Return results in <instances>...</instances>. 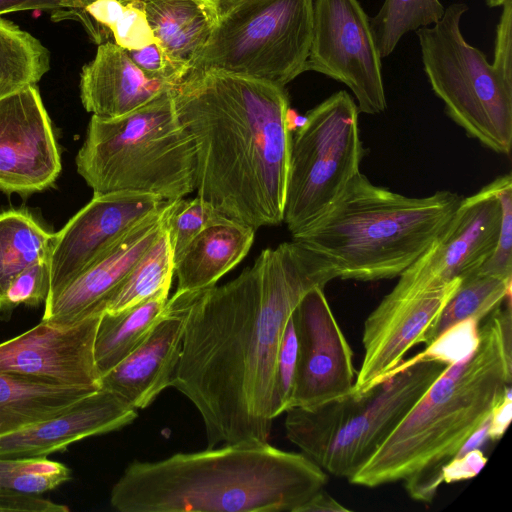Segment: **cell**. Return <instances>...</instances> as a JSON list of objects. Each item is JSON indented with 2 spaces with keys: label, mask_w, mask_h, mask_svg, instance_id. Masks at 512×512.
Instances as JSON below:
<instances>
[{
  "label": "cell",
  "mask_w": 512,
  "mask_h": 512,
  "mask_svg": "<svg viewBox=\"0 0 512 512\" xmlns=\"http://www.w3.org/2000/svg\"><path fill=\"white\" fill-rule=\"evenodd\" d=\"M335 278L321 257L292 240L264 249L222 286L168 298L185 312L171 386L198 410L207 448L268 442L286 324L309 290Z\"/></svg>",
  "instance_id": "6da1fadb"
},
{
  "label": "cell",
  "mask_w": 512,
  "mask_h": 512,
  "mask_svg": "<svg viewBox=\"0 0 512 512\" xmlns=\"http://www.w3.org/2000/svg\"><path fill=\"white\" fill-rule=\"evenodd\" d=\"M195 149V191L255 231L283 223L290 147L285 87L223 72L185 76L173 90Z\"/></svg>",
  "instance_id": "7a4b0ae2"
},
{
  "label": "cell",
  "mask_w": 512,
  "mask_h": 512,
  "mask_svg": "<svg viewBox=\"0 0 512 512\" xmlns=\"http://www.w3.org/2000/svg\"><path fill=\"white\" fill-rule=\"evenodd\" d=\"M512 382L511 297L479 328L476 349L443 371L349 482L368 488L404 481L409 496L431 502L442 468L490 417Z\"/></svg>",
  "instance_id": "3957f363"
},
{
  "label": "cell",
  "mask_w": 512,
  "mask_h": 512,
  "mask_svg": "<svg viewBox=\"0 0 512 512\" xmlns=\"http://www.w3.org/2000/svg\"><path fill=\"white\" fill-rule=\"evenodd\" d=\"M327 481L303 453L269 442L226 443L130 463L110 504L120 512H295Z\"/></svg>",
  "instance_id": "277c9868"
},
{
  "label": "cell",
  "mask_w": 512,
  "mask_h": 512,
  "mask_svg": "<svg viewBox=\"0 0 512 512\" xmlns=\"http://www.w3.org/2000/svg\"><path fill=\"white\" fill-rule=\"evenodd\" d=\"M462 197L439 190L409 197L374 185L359 172L329 209L292 235L343 280L400 276L444 231Z\"/></svg>",
  "instance_id": "5b68a950"
},
{
  "label": "cell",
  "mask_w": 512,
  "mask_h": 512,
  "mask_svg": "<svg viewBox=\"0 0 512 512\" xmlns=\"http://www.w3.org/2000/svg\"><path fill=\"white\" fill-rule=\"evenodd\" d=\"M172 90L119 118L92 115L76 167L93 195L131 192L175 201L194 191V143Z\"/></svg>",
  "instance_id": "8992f818"
},
{
  "label": "cell",
  "mask_w": 512,
  "mask_h": 512,
  "mask_svg": "<svg viewBox=\"0 0 512 512\" xmlns=\"http://www.w3.org/2000/svg\"><path fill=\"white\" fill-rule=\"evenodd\" d=\"M445 365L418 362L394 369L360 395L314 409L286 410L287 438L325 472L348 480L395 430Z\"/></svg>",
  "instance_id": "52a82bcc"
},
{
  "label": "cell",
  "mask_w": 512,
  "mask_h": 512,
  "mask_svg": "<svg viewBox=\"0 0 512 512\" xmlns=\"http://www.w3.org/2000/svg\"><path fill=\"white\" fill-rule=\"evenodd\" d=\"M468 9L465 3H452L436 23L416 30L424 72L447 115L469 137L509 155L512 85L465 40L460 23Z\"/></svg>",
  "instance_id": "ba28073f"
},
{
  "label": "cell",
  "mask_w": 512,
  "mask_h": 512,
  "mask_svg": "<svg viewBox=\"0 0 512 512\" xmlns=\"http://www.w3.org/2000/svg\"><path fill=\"white\" fill-rule=\"evenodd\" d=\"M313 0H243L220 15L187 75L223 72L285 87L303 72Z\"/></svg>",
  "instance_id": "9c48e42d"
},
{
  "label": "cell",
  "mask_w": 512,
  "mask_h": 512,
  "mask_svg": "<svg viewBox=\"0 0 512 512\" xmlns=\"http://www.w3.org/2000/svg\"><path fill=\"white\" fill-rule=\"evenodd\" d=\"M359 110L345 91L309 110L291 139L283 222L291 235L321 217L360 172Z\"/></svg>",
  "instance_id": "30bf717a"
},
{
  "label": "cell",
  "mask_w": 512,
  "mask_h": 512,
  "mask_svg": "<svg viewBox=\"0 0 512 512\" xmlns=\"http://www.w3.org/2000/svg\"><path fill=\"white\" fill-rule=\"evenodd\" d=\"M359 0H313L312 37L305 71L346 85L361 113L387 108L379 50Z\"/></svg>",
  "instance_id": "8fae6325"
},
{
  "label": "cell",
  "mask_w": 512,
  "mask_h": 512,
  "mask_svg": "<svg viewBox=\"0 0 512 512\" xmlns=\"http://www.w3.org/2000/svg\"><path fill=\"white\" fill-rule=\"evenodd\" d=\"M297 362L290 408L314 409L353 390V352L324 294L314 287L292 313Z\"/></svg>",
  "instance_id": "7c38bea8"
},
{
  "label": "cell",
  "mask_w": 512,
  "mask_h": 512,
  "mask_svg": "<svg viewBox=\"0 0 512 512\" xmlns=\"http://www.w3.org/2000/svg\"><path fill=\"white\" fill-rule=\"evenodd\" d=\"M501 180L502 175L461 199L444 231L400 274L396 287L425 289L445 285L462 279L485 263L499 236Z\"/></svg>",
  "instance_id": "4fadbf2b"
},
{
  "label": "cell",
  "mask_w": 512,
  "mask_h": 512,
  "mask_svg": "<svg viewBox=\"0 0 512 512\" xmlns=\"http://www.w3.org/2000/svg\"><path fill=\"white\" fill-rule=\"evenodd\" d=\"M425 289L396 286L384 296L364 323V356L352 394L360 395L383 381L434 326L461 283Z\"/></svg>",
  "instance_id": "5bb4252c"
},
{
  "label": "cell",
  "mask_w": 512,
  "mask_h": 512,
  "mask_svg": "<svg viewBox=\"0 0 512 512\" xmlns=\"http://www.w3.org/2000/svg\"><path fill=\"white\" fill-rule=\"evenodd\" d=\"M165 202L152 195L131 192L93 195L60 231L54 233L46 300L57 295Z\"/></svg>",
  "instance_id": "9a60e30c"
},
{
  "label": "cell",
  "mask_w": 512,
  "mask_h": 512,
  "mask_svg": "<svg viewBox=\"0 0 512 512\" xmlns=\"http://www.w3.org/2000/svg\"><path fill=\"white\" fill-rule=\"evenodd\" d=\"M61 159L36 86L0 99V190L27 196L51 187Z\"/></svg>",
  "instance_id": "2e32d148"
},
{
  "label": "cell",
  "mask_w": 512,
  "mask_h": 512,
  "mask_svg": "<svg viewBox=\"0 0 512 512\" xmlns=\"http://www.w3.org/2000/svg\"><path fill=\"white\" fill-rule=\"evenodd\" d=\"M104 311L68 326L41 320L30 330L0 343V372L53 384L99 389L94 340Z\"/></svg>",
  "instance_id": "e0dca14e"
},
{
  "label": "cell",
  "mask_w": 512,
  "mask_h": 512,
  "mask_svg": "<svg viewBox=\"0 0 512 512\" xmlns=\"http://www.w3.org/2000/svg\"><path fill=\"white\" fill-rule=\"evenodd\" d=\"M173 201L147 216L57 295L45 301L42 320L68 326L104 311L109 297L164 228Z\"/></svg>",
  "instance_id": "ac0fdd59"
},
{
  "label": "cell",
  "mask_w": 512,
  "mask_h": 512,
  "mask_svg": "<svg viewBox=\"0 0 512 512\" xmlns=\"http://www.w3.org/2000/svg\"><path fill=\"white\" fill-rule=\"evenodd\" d=\"M137 411L114 392L100 387L56 416L0 436V458L47 457L76 441L131 424Z\"/></svg>",
  "instance_id": "d6986e66"
},
{
  "label": "cell",
  "mask_w": 512,
  "mask_h": 512,
  "mask_svg": "<svg viewBox=\"0 0 512 512\" xmlns=\"http://www.w3.org/2000/svg\"><path fill=\"white\" fill-rule=\"evenodd\" d=\"M184 329V309L167 301L165 316L135 350L101 376V387L137 410L150 406L171 386L181 356Z\"/></svg>",
  "instance_id": "ffe728a7"
},
{
  "label": "cell",
  "mask_w": 512,
  "mask_h": 512,
  "mask_svg": "<svg viewBox=\"0 0 512 512\" xmlns=\"http://www.w3.org/2000/svg\"><path fill=\"white\" fill-rule=\"evenodd\" d=\"M176 85L148 77L113 41L98 45L80 73V98L87 112L114 119L130 114Z\"/></svg>",
  "instance_id": "44dd1931"
},
{
  "label": "cell",
  "mask_w": 512,
  "mask_h": 512,
  "mask_svg": "<svg viewBox=\"0 0 512 512\" xmlns=\"http://www.w3.org/2000/svg\"><path fill=\"white\" fill-rule=\"evenodd\" d=\"M255 230L221 217L202 230L174 262V294H191L215 286L248 254Z\"/></svg>",
  "instance_id": "7402d4cb"
},
{
  "label": "cell",
  "mask_w": 512,
  "mask_h": 512,
  "mask_svg": "<svg viewBox=\"0 0 512 512\" xmlns=\"http://www.w3.org/2000/svg\"><path fill=\"white\" fill-rule=\"evenodd\" d=\"M134 1L144 11L155 40L183 79L217 25V7L209 0Z\"/></svg>",
  "instance_id": "603a6c76"
},
{
  "label": "cell",
  "mask_w": 512,
  "mask_h": 512,
  "mask_svg": "<svg viewBox=\"0 0 512 512\" xmlns=\"http://www.w3.org/2000/svg\"><path fill=\"white\" fill-rule=\"evenodd\" d=\"M96 390L0 372V436L56 416Z\"/></svg>",
  "instance_id": "cb8c5ba5"
},
{
  "label": "cell",
  "mask_w": 512,
  "mask_h": 512,
  "mask_svg": "<svg viewBox=\"0 0 512 512\" xmlns=\"http://www.w3.org/2000/svg\"><path fill=\"white\" fill-rule=\"evenodd\" d=\"M170 290L117 313L104 310L95 335L94 359L102 376L126 358L166 314Z\"/></svg>",
  "instance_id": "d4e9b609"
},
{
  "label": "cell",
  "mask_w": 512,
  "mask_h": 512,
  "mask_svg": "<svg viewBox=\"0 0 512 512\" xmlns=\"http://www.w3.org/2000/svg\"><path fill=\"white\" fill-rule=\"evenodd\" d=\"M54 234L24 209L0 213V318L9 319L5 296L11 281L38 261L50 258Z\"/></svg>",
  "instance_id": "484cf974"
},
{
  "label": "cell",
  "mask_w": 512,
  "mask_h": 512,
  "mask_svg": "<svg viewBox=\"0 0 512 512\" xmlns=\"http://www.w3.org/2000/svg\"><path fill=\"white\" fill-rule=\"evenodd\" d=\"M50 70V52L35 36L0 17V99L36 86Z\"/></svg>",
  "instance_id": "4316f807"
},
{
  "label": "cell",
  "mask_w": 512,
  "mask_h": 512,
  "mask_svg": "<svg viewBox=\"0 0 512 512\" xmlns=\"http://www.w3.org/2000/svg\"><path fill=\"white\" fill-rule=\"evenodd\" d=\"M174 275V257L164 225L157 238L137 260L106 302L105 311L117 313L170 290Z\"/></svg>",
  "instance_id": "83f0119b"
},
{
  "label": "cell",
  "mask_w": 512,
  "mask_h": 512,
  "mask_svg": "<svg viewBox=\"0 0 512 512\" xmlns=\"http://www.w3.org/2000/svg\"><path fill=\"white\" fill-rule=\"evenodd\" d=\"M512 278L476 270L462 278L459 287L426 333L421 344H430L452 325L465 319L481 322L511 297Z\"/></svg>",
  "instance_id": "f1b7e54d"
},
{
  "label": "cell",
  "mask_w": 512,
  "mask_h": 512,
  "mask_svg": "<svg viewBox=\"0 0 512 512\" xmlns=\"http://www.w3.org/2000/svg\"><path fill=\"white\" fill-rule=\"evenodd\" d=\"M444 10L440 0H384L369 18L381 58L388 57L405 34L436 23Z\"/></svg>",
  "instance_id": "f546056e"
},
{
  "label": "cell",
  "mask_w": 512,
  "mask_h": 512,
  "mask_svg": "<svg viewBox=\"0 0 512 512\" xmlns=\"http://www.w3.org/2000/svg\"><path fill=\"white\" fill-rule=\"evenodd\" d=\"M71 477L68 467L47 457L0 458V488L40 495Z\"/></svg>",
  "instance_id": "4dcf8cb0"
},
{
  "label": "cell",
  "mask_w": 512,
  "mask_h": 512,
  "mask_svg": "<svg viewBox=\"0 0 512 512\" xmlns=\"http://www.w3.org/2000/svg\"><path fill=\"white\" fill-rule=\"evenodd\" d=\"M221 217L224 216L198 196L173 201L166 216L165 226L174 262L202 230Z\"/></svg>",
  "instance_id": "1f68e13d"
},
{
  "label": "cell",
  "mask_w": 512,
  "mask_h": 512,
  "mask_svg": "<svg viewBox=\"0 0 512 512\" xmlns=\"http://www.w3.org/2000/svg\"><path fill=\"white\" fill-rule=\"evenodd\" d=\"M480 322L475 319L460 321L437 336L426 349L396 368H406L418 362L432 361L445 366L457 363L469 356L479 342ZM395 368V369H396Z\"/></svg>",
  "instance_id": "d6a6232c"
},
{
  "label": "cell",
  "mask_w": 512,
  "mask_h": 512,
  "mask_svg": "<svg viewBox=\"0 0 512 512\" xmlns=\"http://www.w3.org/2000/svg\"><path fill=\"white\" fill-rule=\"evenodd\" d=\"M501 205V223L496 247L491 256L478 269L505 278H512V177L502 175L498 191Z\"/></svg>",
  "instance_id": "836d02e7"
},
{
  "label": "cell",
  "mask_w": 512,
  "mask_h": 512,
  "mask_svg": "<svg viewBox=\"0 0 512 512\" xmlns=\"http://www.w3.org/2000/svg\"><path fill=\"white\" fill-rule=\"evenodd\" d=\"M297 362V338L292 314L280 343L275 372L272 415L275 419L290 408Z\"/></svg>",
  "instance_id": "e575fe53"
},
{
  "label": "cell",
  "mask_w": 512,
  "mask_h": 512,
  "mask_svg": "<svg viewBox=\"0 0 512 512\" xmlns=\"http://www.w3.org/2000/svg\"><path fill=\"white\" fill-rule=\"evenodd\" d=\"M49 293V259L41 260L18 274L10 283L5 306L10 317L19 305L38 306Z\"/></svg>",
  "instance_id": "d590c367"
},
{
  "label": "cell",
  "mask_w": 512,
  "mask_h": 512,
  "mask_svg": "<svg viewBox=\"0 0 512 512\" xmlns=\"http://www.w3.org/2000/svg\"><path fill=\"white\" fill-rule=\"evenodd\" d=\"M125 7L109 31L113 42L125 50L143 48L155 41L144 11L134 0L124 1Z\"/></svg>",
  "instance_id": "8d00e7d4"
},
{
  "label": "cell",
  "mask_w": 512,
  "mask_h": 512,
  "mask_svg": "<svg viewBox=\"0 0 512 512\" xmlns=\"http://www.w3.org/2000/svg\"><path fill=\"white\" fill-rule=\"evenodd\" d=\"M126 52L148 77L160 79L174 85L181 82V73L172 64L156 40L143 48L126 50Z\"/></svg>",
  "instance_id": "74e56055"
},
{
  "label": "cell",
  "mask_w": 512,
  "mask_h": 512,
  "mask_svg": "<svg viewBox=\"0 0 512 512\" xmlns=\"http://www.w3.org/2000/svg\"><path fill=\"white\" fill-rule=\"evenodd\" d=\"M502 7L491 65L507 84L512 85V0H507Z\"/></svg>",
  "instance_id": "f35d334b"
},
{
  "label": "cell",
  "mask_w": 512,
  "mask_h": 512,
  "mask_svg": "<svg viewBox=\"0 0 512 512\" xmlns=\"http://www.w3.org/2000/svg\"><path fill=\"white\" fill-rule=\"evenodd\" d=\"M0 511L66 512L68 508L37 494L0 488Z\"/></svg>",
  "instance_id": "ab89813d"
},
{
  "label": "cell",
  "mask_w": 512,
  "mask_h": 512,
  "mask_svg": "<svg viewBox=\"0 0 512 512\" xmlns=\"http://www.w3.org/2000/svg\"><path fill=\"white\" fill-rule=\"evenodd\" d=\"M487 462L480 448L455 456L442 468V479L445 483L469 480L475 477Z\"/></svg>",
  "instance_id": "60d3db41"
},
{
  "label": "cell",
  "mask_w": 512,
  "mask_h": 512,
  "mask_svg": "<svg viewBox=\"0 0 512 512\" xmlns=\"http://www.w3.org/2000/svg\"><path fill=\"white\" fill-rule=\"evenodd\" d=\"M511 385L493 407L488 427V439L497 441L502 438L512 418Z\"/></svg>",
  "instance_id": "b9f144b4"
},
{
  "label": "cell",
  "mask_w": 512,
  "mask_h": 512,
  "mask_svg": "<svg viewBox=\"0 0 512 512\" xmlns=\"http://www.w3.org/2000/svg\"><path fill=\"white\" fill-rule=\"evenodd\" d=\"M351 510L343 506L334 499L324 488L312 495L304 504L296 509L295 512H350Z\"/></svg>",
  "instance_id": "7bdbcfd3"
},
{
  "label": "cell",
  "mask_w": 512,
  "mask_h": 512,
  "mask_svg": "<svg viewBox=\"0 0 512 512\" xmlns=\"http://www.w3.org/2000/svg\"><path fill=\"white\" fill-rule=\"evenodd\" d=\"M60 7L55 0H0V16L6 13L26 10L57 11Z\"/></svg>",
  "instance_id": "ee69618b"
},
{
  "label": "cell",
  "mask_w": 512,
  "mask_h": 512,
  "mask_svg": "<svg viewBox=\"0 0 512 512\" xmlns=\"http://www.w3.org/2000/svg\"><path fill=\"white\" fill-rule=\"evenodd\" d=\"M57 4L59 5V10L67 9L68 13L79 11L84 9L87 5L90 3L96 1V0H55ZM123 1H129V0H123Z\"/></svg>",
  "instance_id": "f6af8a7d"
},
{
  "label": "cell",
  "mask_w": 512,
  "mask_h": 512,
  "mask_svg": "<svg viewBox=\"0 0 512 512\" xmlns=\"http://www.w3.org/2000/svg\"><path fill=\"white\" fill-rule=\"evenodd\" d=\"M209 1H211L217 7L219 14L221 15L243 0H209Z\"/></svg>",
  "instance_id": "bcb514c9"
},
{
  "label": "cell",
  "mask_w": 512,
  "mask_h": 512,
  "mask_svg": "<svg viewBox=\"0 0 512 512\" xmlns=\"http://www.w3.org/2000/svg\"><path fill=\"white\" fill-rule=\"evenodd\" d=\"M507 0H485L486 4L490 8L502 6Z\"/></svg>",
  "instance_id": "7dc6e473"
}]
</instances>
